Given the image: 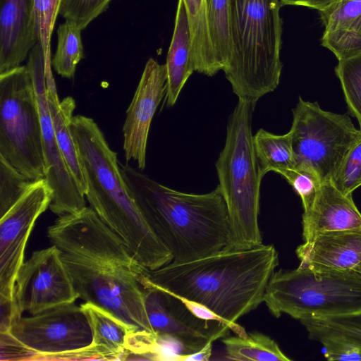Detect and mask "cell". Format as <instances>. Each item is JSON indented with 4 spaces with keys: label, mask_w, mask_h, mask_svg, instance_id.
Wrapping results in <instances>:
<instances>
[{
    "label": "cell",
    "mask_w": 361,
    "mask_h": 361,
    "mask_svg": "<svg viewBox=\"0 0 361 361\" xmlns=\"http://www.w3.org/2000/svg\"><path fill=\"white\" fill-rule=\"evenodd\" d=\"M47 235L61 250L79 298L150 332L144 305V282L150 270L91 207L59 216Z\"/></svg>",
    "instance_id": "1"
},
{
    "label": "cell",
    "mask_w": 361,
    "mask_h": 361,
    "mask_svg": "<svg viewBox=\"0 0 361 361\" xmlns=\"http://www.w3.org/2000/svg\"><path fill=\"white\" fill-rule=\"evenodd\" d=\"M279 265L272 245L224 249L196 260L171 262L148 278L154 285L197 301L225 319L236 335L248 334L236 321L263 302L268 282Z\"/></svg>",
    "instance_id": "2"
},
{
    "label": "cell",
    "mask_w": 361,
    "mask_h": 361,
    "mask_svg": "<svg viewBox=\"0 0 361 361\" xmlns=\"http://www.w3.org/2000/svg\"><path fill=\"white\" fill-rule=\"evenodd\" d=\"M120 166L147 222L171 252V262L196 260L229 247L228 215L218 186L204 194L183 192L128 164Z\"/></svg>",
    "instance_id": "3"
},
{
    "label": "cell",
    "mask_w": 361,
    "mask_h": 361,
    "mask_svg": "<svg viewBox=\"0 0 361 361\" xmlns=\"http://www.w3.org/2000/svg\"><path fill=\"white\" fill-rule=\"evenodd\" d=\"M71 130L87 181L85 197L101 220L123 240L135 259L150 271L173 261L132 195L117 154L89 117L73 116Z\"/></svg>",
    "instance_id": "4"
},
{
    "label": "cell",
    "mask_w": 361,
    "mask_h": 361,
    "mask_svg": "<svg viewBox=\"0 0 361 361\" xmlns=\"http://www.w3.org/2000/svg\"><path fill=\"white\" fill-rule=\"evenodd\" d=\"M232 56L224 71L238 99L255 103L278 87L282 20L280 0H229Z\"/></svg>",
    "instance_id": "5"
},
{
    "label": "cell",
    "mask_w": 361,
    "mask_h": 361,
    "mask_svg": "<svg viewBox=\"0 0 361 361\" xmlns=\"http://www.w3.org/2000/svg\"><path fill=\"white\" fill-rule=\"evenodd\" d=\"M256 103L244 99L230 115L225 145L216 162L219 185L227 208L231 244L227 249L262 244L258 225L260 176L253 145L252 113Z\"/></svg>",
    "instance_id": "6"
},
{
    "label": "cell",
    "mask_w": 361,
    "mask_h": 361,
    "mask_svg": "<svg viewBox=\"0 0 361 361\" xmlns=\"http://www.w3.org/2000/svg\"><path fill=\"white\" fill-rule=\"evenodd\" d=\"M81 307L61 305L16 318L1 334V360H102Z\"/></svg>",
    "instance_id": "7"
},
{
    "label": "cell",
    "mask_w": 361,
    "mask_h": 361,
    "mask_svg": "<svg viewBox=\"0 0 361 361\" xmlns=\"http://www.w3.org/2000/svg\"><path fill=\"white\" fill-rule=\"evenodd\" d=\"M263 302L279 317L283 313L300 320L361 311V274L298 267L271 275Z\"/></svg>",
    "instance_id": "8"
},
{
    "label": "cell",
    "mask_w": 361,
    "mask_h": 361,
    "mask_svg": "<svg viewBox=\"0 0 361 361\" xmlns=\"http://www.w3.org/2000/svg\"><path fill=\"white\" fill-rule=\"evenodd\" d=\"M0 155L32 180L45 176L39 111L26 65L0 74Z\"/></svg>",
    "instance_id": "9"
},
{
    "label": "cell",
    "mask_w": 361,
    "mask_h": 361,
    "mask_svg": "<svg viewBox=\"0 0 361 361\" xmlns=\"http://www.w3.org/2000/svg\"><path fill=\"white\" fill-rule=\"evenodd\" d=\"M288 131L295 168L314 171L322 183L332 180L351 147L361 137L347 114L323 110L299 97Z\"/></svg>",
    "instance_id": "10"
},
{
    "label": "cell",
    "mask_w": 361,
    "mask_h": 361,
    "mask_svg": "<svg viewBox=\"0 0 361 361\" xmlns=\"http://www.w3.org/2000/svg\"><path fill=\"white\" fill-rule=\"evenodd\" d=\"M79 298L54 245L32 252L21 266L15 283L13 303L18 317L37 314Z\"/></svg>",
    "instance_id": "11"
},
{
    "label": "cell",
    "mask_w": 361,
    "mask_h": 361,
    "mask_svg": "<svg viewBox=\"0 0 361 361\" xmlns=\"http://www.w3.org/2000/svg\"><path fill=\"white\" fill-rule=\"evenodd\" d=\"M33 81L42 127L46 162L44 178L53 191L51 211L59 216L86 207L85 195L78 188L56 142L47 94L45 63L39 42L31 49L26 65Z\"/></svg>",
    "instance_id": "12"
},
{
    "label": "cell",
    "mask_w": 361,
    "mask_h": 361,
    "mask_svg": "<svg viewBox=\"0 0 361 361\" xmlns=\"http://www.w3.org/2000/svg\"><path fill=\"white\" fill-rule=\"evenodd\" d=\"M52 198L53 191L47 180L40 178L1 217L0 300L13 301L16 280L25 262L27 240Z\"/></svg>",
    "instance_id": "13"
},
{
    "label": "cell",
    "mask_w": 361,
    "mask_h": 361,
    "mask_svg": "<svg viewBox=\"0 0 361 361\" xmlns=\"http://www.w3.org/2000/svg\"><path fill=\"white\" fill-rule=\"evenodd\" d=\"M144 287L145 314L149 331L154 335L176 338L190 354L200 350L208 342L228 334L230 329L227 325L197 318L179 300L154 286L148 275Z\"/></svg>",
    "instance_id": "14"
},
{
    "label": "cell",
    "mask_w": 361,
    "mask_h": 361,
    "mask_svg": "<svg viewBox=\"0 0 361 361\" xmlns=\"http://www.w3.org/2000/svg\"><path fill=\"white\" fill-rule=\"evenodd\" d=\"M166 70L154 59L147 61L130 104L123 126L126 161L134 160L142 171L146 166L147 144L156 110L165 97Z\"/></svg>",
    "instance_id": "15"
},
{
    "label": "cell",
    "mask_w": 361,
    "mask_h": 361,
    "mask_svg": "<svg viewBox=\"0 0 361 361\" xmlns=\"http://www.w3.org/2000/svg\"><path fill=\"white\" fill-rule=\"evenodd\" d=\"M300 267L330 271L361 269V228L325 231L296 249Z\"/></svg>",
    "instance_id": "16"
},
{
    "label": "cell",
    "mask_w": 361,
    "mask_h": 361,
    "mask_svg": "<svg viewBox=\"0 0 361 361\" xmlns=\"http://www.w3.org/2000/svg\"><path fill=\"white\" fill-rule=\"evenodd\" d=\"M37 42L35 0H0V74L21 66Z\"/></svg>",
    "instance_id": "17"
},
{
    "label": "cell",
    "mask_w": 361,
    "mask_h": 361,
    "mask_svg": "<svg viewBox=\"0 0 361 361\" xmlns=\"http://www.w3.org/2000/svg\"><path fill=\"white\" fill-rule=\"evenodd\" d=\"M302 239L318 233L361 228V213L352 198L340 192L331 181L322 183L316 200L302 214Z\"/></svg>",
    "instance_id": "18"
},
{
    "label": "cell",
    "mask_w": 361,
    "mask_h": 361,
    "mask_svg": "<svg viewBox=\"0 0 361 361\" xmlns=\"http://www.w3.org/2000/svg\"><path fill=\"white\" fill-rule=\"evenodd\" d=\"M45 75L47 99L56 142L78 188L85 195L87 181L71 128L75 102L72 97H66L60 102L51 69L45 68Z\"/></svg>",
    "instance_id": "19"
},
{
    "label": "cell",
    "mask_w": 361,
    "mask_h": 361,
    "mask_svg": "<svg viewBox=\"0 0 361 361\" xmlns=\"http://www.w3.org/2000/svg\"><path fill=\"white\" fill-rule=\"evenodd\" d=\"M166 83L165 103L168 107L177 102L187 80L195 71L192 60L190 23L183 0H178L174 31L165 63Z\"/></svg>",
    "instance_id": "20"
},
{
    "label": "cell",
    "mask_w": 361,
    "mask_h": 361,
    "mask_svg": "<svg viewBox=\"0 0 361 361\" xmlns=\"http://www.w3.org/2000/svg\"><path fill=\"white\" fill-rule=\"evenodd\" d=\"M80 306L89 319L92 345L102 360H123L130 338L141 329L93 303L85 302Z\"/></svg>",
    "instance_id": "21"
},
{
    "label": "cell",
    "mask_w": 361,
    "mask_h": 361,
    "mask_svg": "<svg viewBox=\"0 0 361 361\" xmlns=\"http://www.w3.org/2000/svg\"><path fill=\"white\" fill-rule=\"evenodd\" d=\"M190 27L195 71L207 76L219 72L208 33L206 0H183Z\"/></svg>",
    "instance_id": "22"
},
{
    "label": "cell",
    "mask_w": 361,
    "mask_h": 361,
    "mask_svg": "<svg viewBox=\"0 0 361 361\" xmlns=\"http://www.w3.org/2000/svg\"><path fill=\"white\" fill-rule=\"evenodd\" d=\"M254 149L260 176L270 171L281 174L295 168L289 133L275 135L260 128L253 135Z\"/></svg>",
    "instance_id": "23"
},
{
    "label": "cell",
    "mask_w": 361,
    "mask_h": 361,
    "mask_svg": "<svg viewBox=\"0 0 361 361\" xmlns=\"http://www.w3.org/2000/svg\"><path fill=\"white\" fill-rule=\"evenodd\" d=\"M207 24L218 71L227 69L232 56L230 1L206 0Z\"/></svg>",
    "instance_id": "24"
},
{
    "label": "cell",
    "mask_w": 361,
    "mask_h": 361,
    "mask_svg": "<svg viewBox=\"0 0 361 361\" xmlns=\"http://www.w3.org/2000/svg\"><path fill=\"white\" fill-rule=\"evenodd\" d=\"M299 321L312 340H342L361 346V311L338 316L306 317Z\"/></svg>",
    "instance_id": "25"
},
{
    "label": "cell",
    "mask_w": 361,
    "mask_h": 361,
    "mask_svg": "<svg viewBox=\"0 0 361 361\" xmlns=\"http://www.w3.org/2000/svg\"><path fill=\"white\" fill-rule=\"evenodd\" d=\"M226 357L231 360L290 361L275 341L259 332L246 337H224Z\"/></svg>",
    "instance_id": "26"
},
{
    "label": "cell",
    "mask_w": 361,
    "mask_h": 361,
    "mask_svg": "<svg viewBox=\"0 0 361 361\" xmlns=\"http://www.w3.org/2000/svg\"><path fill=\"white\" fill-rule=\"evenodd\" d=\"M81 31L75 23L68 20L57 29V47L51 66L63 78H73L78 63L85 57Z\"/></svg>",
    "instance_id": "27"
},
{
    "label": "cell",
    "mask_w": 361,
    "mask_h": 361,
    "mask_svg": "<svg viewBox=\"0 0 361 361\" xmlns=\"http://www.w3.org/2000/svg\"><path fill=\"white\" fill-rule=\"evenodd\" d=\"M335 73L349 112L357 118L361 129V54L338 60Z\"/></svg>",
    "instance_id": "28"
},
{
    "label": "cell",
    "mask_w": 361,
    "mask_h": 361,
    "mask_svg": "<svg viewBox=\"0 0 361 361\" xmlns=\"http://www.w3.org/2000/svg\"><path fill=\"white\" fill-rule=\"evenodd\" d=\"M34 181L0 155L1 217L22 197Z\"/></svg>",
    "instance_id": "29"
},
{
    "label": "cell",
    "mask_w": 361,
    "mask_h": 361,
    "mask_svg": "<svg viewBox=\"0 0 361 361\" xmlns=\"http://www.w3.org/2000/svg\"><path fill=\"white\" fill-rule=\"evenodd\" d=\"M331 183L346 195L361 186V137L344 157Z\"/></svg>",
    "instance_id": "30"
},
{
    "label": "cell",
    "mask_w": 361,
    "mask_h": 361,
    "mask_svg": "<svg viewBox=\"0 0 361 361\" xmlns=\"http://www.w3.org/2000/svg\"><path fill=\"white\" fill-rule=\"evenodd\" d=\"M111 0H61L59 15L82 30L106 10Z\"/></svg>",
    "instance_id": "31"
},
{
    "label": "cell",
    "mask_w": 361,
    "mask_h": 361,
    "mask_svg": "<svg viewBox=\"0 0 361 361\" xmlns=\"http://www.w3.org/2000/svg\"><path fill=\"white\" fill-rule=\"evenodd\" d=\"M281 175L300 197L304 213L312 207L322 184L312 170L295 168L282 172Z\"/></svg>",
    "instance_id": "32"
},
{
    "label": "cell",
    "mask_w": 361,
    "mask_h": 361,
    "mask_svg": "<svg viewBox=\"0 0 361 361\" xmlns=\"http://www.w3.org/2000/svg\"><path fill=\"white\" fill-rule=\"evenodd\" d=\"M324 30L347 25L361 14V0H338L319 11Z\"/></svg>",
    "instance_id": "33"
},
{
    "label": "cell",
    "mask_w": 361,
    "mask_h": 361,
    "mask_svg": "<svg viewBox=\"0 0 361 361\" xmlns=\"http://www.w3.org/2000/svg\"><path fill=\"white\" fill-rule=\"evenodd\" d=\"M323 345L324 357L330 361H361V346L336 339H324L319 341Z\"/></svg>",
    "instance_id": "34"
},
{
    "label": "cell",
    "mask_w": 361,
    "mask_h": 361,
    "mask_svg": "<svg viewBox=\"0 0 361 361\" xmlns=\"http://www.w3.org/2000/svg\"><path fill=\"white\" fill-rule=\"evenodd\" d=\"M153 285L154 286L161 289L162 290L169 293L170 295H173L178 300H179L183 303V305L185 307V308L197 318L202 319V320H206V321H217V322H219L222 324L227 325L230 329L229 324L225 319L221 318L220 316H219L217 314H216L214 312H213L212 310H210L207 306H205L197 301L188 299L184 296H182V295H178L173 292L169 291V290L164 289L161 287H159L154 284H153Z\"/></svg>",
    "instance_id": "35"
},
{
    "label": "cell",
    "mask_w": 361,
    "mask_h": 361,
    "mask_svg": "<svg viewBox=\"0 0 361 361\" xmlns=\"http://www.w3.org/2000/svg\"><path fill=\"white\" fill-rule=\"evenodd\" d=\"M338 0H280L281 6H299L317 10L326 8Z\"/></svg>",
    "instance_id": "36"
},
{
    "label": "cell",
    "mask_w": 361,
    "mask_h": 361,
    "mask_svg": "<svg viewBox=\"0 0 361 361\" xmlns=\"http://www.w3.org/2000/svg\"><path fill=\"white\" fill-rule=\"evenodd\" d=\"M213 341L208 342L200 350L186 355H179L176 357V361H208L212 356Z\"/></svg>",
    "instance_id": "37"
},
{
    "label": "cell",
    "mask_w": 361,
    "mask_h": 361,
    "mask_svg": "<svg viewBox=\"0 0 361 361\" xmlns=\"http://www.w3.org/2000/svg\"><path fill=\"white\" fill-rule=\"evenodd\" d=\"M347 28L355 32L361 39V14L353 19L351 22L345 25L339 27ZM338 28V27H337ZM336 29V28H335ZM334 30V29H333Z\"/></svg>",
    "instance_id": "38"
},
{
    "label": "cell",
    "mask_w": 361,
    "mask_h": 361,
    "mask_svg": "<svg viewBox=\"0 0 361 361\" xmlns=\"http://www.w3.org/2000/svg\"><path fill=\"white\" fill-rule=\"evenodd\" d=\"M358 272H360L361 274V269L358 271Z\"/></svg>",
    "instance_id": "39"
}]
</instances>
